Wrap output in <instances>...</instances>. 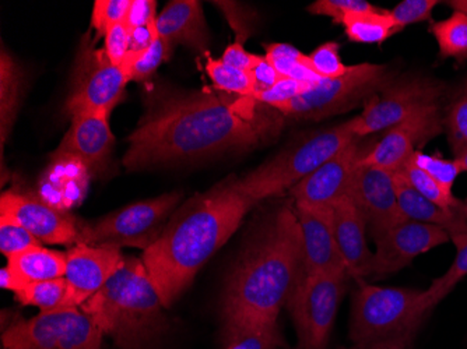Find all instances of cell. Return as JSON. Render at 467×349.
Returning a JSON list of instances; mask_svg holds the SVG:
<instances>
[{"label": "cell", "instance_id": "8", "mask_svg": "<svg viewBox=\"0 0 467 349\" xmlns=\"http://www.w3.org/2000/svg\"><path fill=\"white\" fill-rule=\"evenodd\" d=\"M181 199V191H172L130 204L81 227L78 242L118 249L138 248L146 251L161 236Z\"/></svg>", "mask_w": 467, "mask_h": 349}, {"label": "cell", "instance_id": "49", "mask_svg": "<svg viewBox=\"0 0 467 349\" xmlns=\"http://www.w3.org/2000/svg\"><path fill=\"white\" fill-rule=\"evenodd\" d=\"M445 5L453 9V12H461L467 15V0H450L445 2Z\"/></svg>", "mask_w": 467, "mask_h": 349}, {"label": "cell", "instance_id": "23", "mask_svg": "<svg viewBox=\"0 0 467 349\" xmlns=\"http://www.w3.org/2000/svg\"><path fill=\"white\" fill-rule=\"evenodd\" d=\"M67 253L49 251L41 245L26 249L7 259L6 269L0 272V285L17 293L28 283L65 277Z\"/></svg>", "mask_w": 467, "mask_h": 349}, {"label": "cell", "instance_id": "16", "mask_svg": "<svg viewBox=\"0 0 467 349\" xmlns=\"http://www.w3.org/2000/svg\"><path fill=\"white\" fill-rule=\"evenodd\" d=\"M442 118L441 107H435L399 123L387 130L384 138L359 159L358 165H369L395 172L410 159L420 147L443 133Z\"/></svg>", "mask_w": 467, "mask_h": 349}, {"label": "cell", "instance_id": "25", "mask_svg": "<svg viewBox=\"0 0 467 349\" xmlns=\"http://www.w3.org/2000/svg\"><path fill=\"white\" fill-rule=\"evenodd\" d=\"M395 178L396 196L399 206L405 217L411 221L435 225L448 231L451 236L466 232L467 214L448 211L424 198L416 189L411 188L403 178L393 172Z\"/></svg>", "mask_w": 467, "mask_h": 349}, {"label": "cell", "instance_id": "36", "mask_svg": "<svg viewBox=\"0 0 467 349\" xmlns=\"http://www.w3.org/2000/svg\"><path fill=\"white\" fill-rule=\"evenodd\" d=\"M312 69L322 78H336L348 73V67L340 57V46L337 42H325L308 55Z\"/></svg>", "mask_w": 467, "mask_h": 349}, {"label": "cell", "instance_id": "17", "mask_svg": "<svg viewBox=\"0 0 467 349\" xmlns=\"http://www.w3.org/2000/svg\"><path fill=\"white\" fill-rule=\"evenodd\" d=\"M0 222L20 225L51 245L78 243L80 228L72 218L30 194L5 191L0 199Z\"/></svg>", "mask_w": 467, "mask_h": 349}, {"label": "cell", "instance_id": "40", "mask_svg": "<svg viewBox=\"0 0 467 349\" xmlns=\"http://www.w3.org/2000/svg\"><path fill=\"white\" fill-rule=\"evenodd\" d=\"M311 87L309 84L300 83L290 77H282L275 86L270 87L269 90L254 94V98L261 104L277 109L282 105L293 101L296 97L303 96Z\"/></svg>", "mask_w": 467, "mask_h": 349}, {"label": "cell", "instance_id": "13", "mask_svg": "<svg viewBox=\"0 0 467 349\" xmlns=\"http://www.w3.org/2000/svg\"><path fill=\"white\" fill-rule=\"evenodd\" d=\"M361 140L363 139H357L348 144L309 177L291 188L288 193L296 201V206L332 210L338 201L348 196L359 159L374 146L372 144L368 149H363Z\"/></svg>", "mask_w": 467, "mask_h": 349}, {"label": "cell", "instance_id": "45", "mask_svg": "<svg viewBox=\"0 0 467 349\" xmlns=\"http://www.w3.org/2000/svg\"><path fill=\"white\" fill-rule=\"evenodd\" d=\"M262 57L264 56L246 51L243 42L235 41L225 48L222 60L230 67H235V69L251 72L261 62Z\"/></svg>", "mask_w": 467, "mask_h": 349}, {"label": "cell", "instance_id": "47", "mask_svg": "<svg viewBox=\"0 0 467 349\" xmlns=\"http://www.w3.org/2000/svg\"><path fill=\"white\" fill-rule=\"evenodd\" d=\"M157 38H159V33H157L156 21L144 27L136 28L130 33V51H146L153 46Z\"/></svg>", "mask_w": 467, "mask_h": 349}, {"label": "cell", "instance_id": "30", "mask_svg": "<svg viewBox=\"0 0 467 349\" xmlns=\"http://www.w3.org/2000/svg\"><path fill=\"white\" fill-rule=\"evenodd\" d=\"M2 144L10 133L23 94V73L17 63L2 49Z\"/></svg>", "mask_w": 467, "mask_h": 349}, {"label": "cell", "instance_id": "9", "mask_svg": "<svg viewBox=\"0 0 467 349\" xmlns=\"http://www.w3.org/2000/svg\"><path fill=\"white\" fill-rule=\"evenodd\" d=\"M348 278V272L298 278L285 303L296 325L298 349H327Z\"/></svg>", "mask_w": 467, "mask_h": 349}, {"label": "cell", "instance_id": "22", "mask_svg": "<svg viewBox=\"0 0 467 349\" xmlns=\"http://www.w3.org/2000/svg\"><path fill=\"white\" fill-rule=\"evenodd\" d=\"M157 33L172 46H188L196 52H206L210 36L204 20L203 7L196 0H175L157 15Z\"/></svg>", "mask_w": 467, "mask_h": 349}, {"label": "cell", "instance_id": "2", "mask_svg": "<svg viewBox=\"0 0 467 349\" xmlns=\"http://www.w3.org/2000/svg\"><path fill=\"white\" fill-rule=\"evenodd\" d=\"M254 201L241 190L237 178L196 194L177 210L157 242L143 253L164 308H170L233 233Z\"/></svg>", "mask_w": 467, "mask_h": 349}, {"label": "cell", "instance_id": "41", "mask_svg": "<svg viewBox=\"0 0 467 349\" xmlns=\"http://www.w3.org/2000/svg\"><path fill=\"white\" fill-rule=\"evenodd\" d=\"M41 241L20 225L0 222V251L9 259L26 249L41 245Z\"/></svg>", "mask_w": 467, "mask_h": 349}, {"label": "cell", "instance_id": "42", "mask_svg": "<svg viewBox=\"0 0 467 349\" xmlns=\"http://www.w3.org/2000/svg\"><path fill=\"white\" fill-rule=\"evenodd\" d=\"M265 57L283 77H290L296 67L308 60V56L300 52V49L288 44H270L266 46Z\"/></svg>", "mask_w": 467, "mask_h": 349}, {"label": "cell", "instance_id": "6", "mask_svg": "<svg viewBox=\"0 0 467 349\" xmlns=\"http://www.w3.org/2000/svg\"><path fill=\"white\" fill-rule=\"evenodd\" d=\"M357 139L354 118L319 130L277 152L269 161L238 180L241 190L256 204L265 199L275 198L306 180Z\"/></svg>", "mask_w": 467, "mask_h": 349}, {"label": "cell", "instance_id": "34", "mask_svg": "<svg viewBox=\"0 0 467 349\" xmlns=\"http://www.w3.org/2000/svg\"><path fill=\"white\" fill-rule=\"evenodd\" d=\"M442 122L453 157L461 156L467 151V78L451 99Z\"/></svg>", "mask_w": 467, "mask_h": 349}, {"label": "cell", "instance_id": "48", "mask_svg": "<svg viewBox=\"0 0 467 349\" xmlns=\"http://www.w3.org/2000/svg\"><path fill=\"white\" fill-rule=\"evenodd\" d=\"M411 344L406 343V341H390V343L379 344L372 349H410Z\"/></svg>", "mask_w": 467, "mask_h": 349}, {"label": "cell", "instance_id": "15", "mask_svg": "<svg viewBox=\"0 0 467 349\" xmlns=\"http://www.w3.org/2000/svg\"><path fill=\"white\" fill-rule=\"evenodd\" d=\"M350 198L364 215L372 239L408 221L399 206L395 178L389 170L358 165L351 182Z\"/></svg>", "mask_w": 467, "mask_h": 349}, {"label": "cell", "instance_id": "38", "mask_svg": "<svg viewBox=\"0 0 467 349\" xmlns=\"http://www.w3.org/2000/svg\"><path fill=\"white\" fill-rule=\"evenodd\" d=\"M440 5L437 0H403L389 12L399 30L416 23L431 20L432 10Z\"/></svg>", "mask_w": 467, "mask_h": 349}, {"label": "cell", "instance_id": "44", "mask_svg": "<svg viewBox=\"0 0 467 349\" xmlns=\"http://www.w3.org/2000/svg\"><path fill=\"white\" fill-rule=\"evenodd\" d=\"M156 9L157 4L153 0H132L123 23L132 33L136 28L154 23L157 20Z\"/></svg>", "mask_w": 467, "mask_h": 349}, {"label": "cell", "instance_id": "10", "mask_svg": "<svg viewBox=\"0 0 467 349\" xmlns=\"http://www.w3.org/2000/svg\"><path fill=\"white\" fill-rule=\"evenodd\" d=\"M447 86L435 78L421 75L396 76L354 118V132L357 138L364 139L389 130L420 112L441 107Z\"/></svg>", "mask_w": 467, "mask_h": 349}, {"label": "cell", "instance_id": "28", "mask_svg": "<svg viewBox=\"0 0 467 349\" xmlns=\"http://www.w3.org/2000/svg\"><path fill=\"white\" fill-rule=\"evenodd\" d=\"M16 299L25 306H36L41 312L75 308L70 299L67 278L28 283L15 293Z\"/></svg>", "mask_w": 467, "mask_h": 349}, {"label": "cell", "instance_id": "1", "mask_svg": "<svg viewBox=\"0 0 467 349\" xmlns=\"http://www.w3.org/2000/svg\"><path fill=\"white\" fill-rule=\"evenodd\" d=\"M144 104L123 157L128 170L254 149L279 135L285 118L252 97L185 91L167 84L151 87Z\"/></svg>", "mask_w": 467, "mask_h": 349}, {"label": "cell", "instance_id": "32", "mask_svg": "<svg viewBox=\"0 0 467 349\" xmlns=\"http://www.w3.org/2000/svg\"><path fill=\"white\" fill-rule=\"evenodd\" d=\"M171 51V44L159 36L153 46L146 51L128 52L120 67L130 81H144L154 75L160 65L170 57Z\"/></svg>", "mask_w": 467, "mask_h": 349}, {"label": "cell", "instance_id": "21", "mask_svg": "<svg viewBox=\"0 0 467 349\" xmlns=\"http://www.w3.org/2000/svg\"><path fill=\"white\" fill-rule=\"evenodd\" d=\"M332 227L338 251L345 260L348 275L363 281L371 277L374 251L367 243V222L350 194L332 209Z\"/></svg>", "mask_w": 467, "mask_h": 349}, {"label": "cell", "instance_id": "33", "mask_svg": "<svg viewBox=\"0 0 467 349\" xmlns=\"http://www.w3.org/2000/svg\"><path fill=\"white\" fill-rule=\"evenodd\" d=\"M206 72L214 86L223 93L230 96L252 97V98L256 94V87L251 72L235 69L222 59L207 57Z\"/></svg>", "mask_w": 467, "mask_h": 349}, {"label": "cell", "instance_id": "39", "mask_svg": "<svg viewBox=\"0 0 467 349\" xmlns=\"http://www.w3.org/2000/svg\"><path fill=\"white\" fill-rule=\"evenodd\" d=\"M132 0H97L94 4L91 26L99 36H105L109 28L125 20Z\"/></svg>", "mask_w": 467, "mask_h": 349}, {"label": "cell", "instance_id": "18", "mask_svg": "<svg viewBox=\"0 0 467 349\" xmlns=\"http://www.w3.org/2000/svg\"><path fill=\"white\" fill-rule=\"evenodd\" d=\"M120 249L76 243L67 251V278L75 308L104 287L122 264Z\"/></svg>", "mask_w": 467, "mask_h": 349}, {"label": "cell", "instance_id": "20", "mask_svg": "<svg viewBox=\"0 0 467 349\" xmlns=\"http://www.w3.org/2000/svg\"><path fill=\"white\" fill-rule=\"evenodd\" d=\"M294 209L303 233V274H348L333 233L332 210Z\"/></svg>", "mask_w": 467, "mask_h": 349}, {"label": "cell", "instance_id": "27", "mask_svg": "<svg viewBox=\"0 0 467 349\" xmlns=\"http://www.w3.org/2000/svg\"><path fill=\"white\" fill-rule=\"evenodd\" d=\"M342 26L348 41L356 44H382L400 31L389 12L379 9L348 15Z\"/></svg>", "mask_w": 467, "mask_h": 349}, {"label": "cell", "instance_id": "12", "mask_svg": "<svg viewBox=\"0 0 467 349\" xmlns=\"http://www.w3.org/2000/svg\"><path fill=\"white\" fill-rule=\"evenodd\" d=\"M130 78L122 67L111 62L107 52L97 49L88 36L81 42L73 70L65 114L73 118L83 112H105L122 101Z\"/></svg>", "mask_w": 467, "mask_h": 349}, {"label": "cell", "instance_id": "50", "mask_svg": "<svg viewBox=\"0 0 467 349\" xmlns=\"http://www.w3.org/2000/svg\"><path fill=\"white\" fill-rule=\"evenodd\" d=\"M461 167L462 172H467V151L462 152L461 156L453 157Z\"/></svg>", "mask_w": 467, "mask_h": 349}, {"label": "cell", "instance_id": "19", "mask_svg": "<svg viewBox=\"0 0 467 349\" xmlns=\"http://www.w3.org/2000/svg\"><path fill=\"white\" fill-rule=\"evenodd\" d=\"M109 117L105 112H83L73 117L55 159H75L93 172L104 169L115 144Z\"/></svg>", "mask_w": 467, "mask_h": 349}, {"label": "cell", "instance_id": "35", "mask_svg": "<svg viewBox=\"0 0 467 349\" xmlns=\"http://www.w3.org/2000/svg\"><path fill=\"white\" fill-rule=\"evenodd\" d=\"M409 161L424 170L438 185L442 186L451 193H453V185H455L456 180L463 173L455 159H443L437 154L431 156V154L422 152L421 149H417Z\"/></svg>", "mask_w": 467, "mask_h": 349}, {"label": "cell", "instance_id": "4", "mask_svg": "<svg viewBox=\"0 0 467 349\" xmlns=\"http://www.w3.org/2000/svg\"><path fill=\"white\" fill-rule=\"evenodd\" d=\"M164 308L143 260L125 256L104 287L81 304L104 334L123 349H139L164 327Z\"/></svg>", "mask_w": 467, "mask_h": 349}, {"label": "cell", "instance_id": "31", "mask_svg": "<svg viewBox=\"0 0 467 349\" xmlns=\"http://www.w3.org/2000/svg\"><path fill=\"white\" fill-rule=\"evenodd\" d=\"M434 36L442 59L453 57L456 60L467 59V15L453 12L445 20L435 21L430 27Z\"/></svg>", "mask_w": 467, "mask_h": 349}, {"label": "cell", "instance_id": "7", "mask_svg": "<svg viewBox=\"0 0 467 349\" xmlns=\"http://www.w3.org/2000/svg\"><path fill=\"white\" fill-rule=\"evenodd\" d=\"M398 76L388 65L358 63L348 67L346 75L324 78L303 96L282 105L275 111L288 119L322 120L348 114L377 96Z\"/></svg>", "mask_w": 467, "mask_h": 349}, {"label": "cell", "instance_id": "14", "mask_svg": "<svg viewBox=\"0 0 467 349\" xmlns=\"http://www.w3.org/2000/svg\"><path fill=\"white\" fill-rule=\"evenodd\" d=\"M450 241L451 235L443 228L411 220L401 222L374 239L377 249L372 260L371 278L390 277L410 266L420 254L429 253Z\"/></svg>", "mask_w": 467, "mask_h": 349}, {"label": "cell", "instance_id": "43", "mask_svg": "<svg viewBox=\"0 0 467 349\" xmlns=\"http://www.w3.org/2000/svg\"><path fill=\"white\" fill-rule=\"evenodd\" d=\"M104 51L112 63L120 67L126 55L130 52V31L125 23H118L105 34Z\"/></svg>", "mask_w": 467, "mask_h": 349}, {"label": "cell", "instance_id": "46", "mask_svg": "<svg viewBox=\"0 0 467 349\" xmlns=\"http://www.w3.org/2000/svg\"><path fill=\"white\" fill-rule=\"evenodd\" d=\"M251 75L252 78H254V87H256V94L261 93V91L269 90L270 87L275 86V84L283 77V76L267 62L265 56L262 57L261 62L251 70Z\"/></svg>", "mask_w": 467, "mask_h": 349}, {"label": "cell", "instance_id": "29", "mask_svg": "<svg viewBox=\"0 0 467 349\" xmlns=\"http://www.w3.org/2000/svg\"><path fill=\"white\" fill-rule=\"evenodd\" d=\"M399 177L403 178L411 188L416 189L421 196L429 199L432 203L440 206L441 209L448 210L452 212H462L467 214V201L456 198L455 194L445 190L442 186L438 185L431 177H429L424 170L411 164L410 161L401 165L398 170H395Z\"/></svg>", "mask_w": 467, "mask_h": 349}, {"label": "cell", "instance_id": "3", "mask_svg": "<svg viewBox=\"0 0 467 349\" xmlns=\"http://www.w3.org/2000/svg\"><path fill=\"white\" fill-rule=\"evenodd\" d=\"M303 274V233L296 209L282 207L245 249L225 285L223 314L279 317Z\"/></svg>", "mask_w": 467, "mask_h": 349}, {"label": "cell", "instance_id": "24", "mask_svg": "<svg viewBox=\"0 0 467 349\" xmlns=\"http://www.w3.org/2000/svg\"><path fill=\"white\" fill-rule=\"evenodd\" d=\"M283 338L275 317L225 314L224 349H279Z\"/></svg>", "mask_w": 467, "mask_h": 349}, {"label": "cell", "instance_id": "26", "mask_svg": "<svg viewBox=\"0 0 467 349\" xmlns=\"http://www.w3.org/2000/svg\"><path fill=\"white\" fill-rule=\"evenodd\" d=\"M451 241L456 248L453 263L451 264L445 274L435 278L431 285L427 290L422 291L421 298H420V312L426 317H429L438 304L455 290L456 285L464 277H467V231L451 236Z\"/></svg>", "mask_w": 467, "mask_h": 349}, {"label": "cell", "instance_id": "11", "mask_svg": "<svg viewBox=\"0 0 467 349\" xmlns=\"http://www.w3.org/2000/svg\"><path fill=\"white\" fill-rule=\"evenodd\" d=\"M104 333L78 308L39 312L2 335L5 349H102Z\"/></svg>", "mask_w": 467, "mask_h": 349}, {"label": "cell", "instance_id": "37", "mask_svg": "<svg viewBox=\"0 0 467 349\" xmlns=\"http://www.w3.org/2000/svg\"><path fill=\"white\" fill-rule=\"evenodd\" d=\"M377 9L378 7L366 0H317L306 10L311 15L332 18L335 25L342 26L348 15Z\"/></svg>", "mask_w": 467, "mask_h": 349}, {"label": "cell", "instance_id": "5", "mask_svg": "<svg viewBox=\"0 0 467 349\" xmlns=\"http://www.w3.org/2000/svg\"><path fill=\"white\" fill-rule=\"evenodd\" d=\"M421 293L414 288L378 287L359 281L351 298L348 349H372L390 341L413 345L427 319L419 308Z\"/></svg>", "mask_w": 467, "mask_h": 349}]
</instances>
